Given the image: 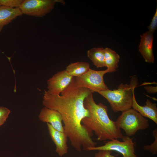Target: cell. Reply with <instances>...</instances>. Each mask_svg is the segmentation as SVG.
I'll use <instances>...</instances> for the list:
<instances>
[{"label":"cell","instance_id":"obj_1","mask_svg":"<svg viewBox=\"0 0 157 157\" xmlns=\"http://www.w3.org/2000/svg\"><path fill=\"white\" fill-rule=\"evenodd\" d=\"M60 94L48 95L44 101V106L60 114L64 124V132L77 151L81 152L82 149L86 150L89 147L96 146L97 143L92 138L93 133L82 124L83 119L89 116L88 111L84 105L89 92L83 88L69 87Z\"/></svg>","mask_w":157,"mask_h":157},{"label":"cell","instance_id":"obj_2","mask_svg":"<svg viewBox=\"0 0 157 157\" xmlns=\"http://www.w3.org/2000/svg\"><path fill=\"white\" fill-rule=\"evenodd\" d=\"M84 105L89 111V116L82 121L83 126L89 131L94 132L97 140L100 141L122 139L124 136L115 122L111 120L108 114L106 106L94 101L92 93L85 98Z\"/></svg>","mask_w":157,"mask_h":157},{"label":"cell","instance_id":"obj_3","mask_svg":"<svg viewBox=\"0 0 157 157\" xmlns=\"http://www.w3.org/2000/svg\"><path fill=\"white\" fill-rule=\"evenodd\" d=\"M138 84L137 77L134 75L129 84L121 83L116 89H108L98 93L107 100L114 112H122L132 108L134 91Z\"/></svg>","mask_w":157,"mask_h":157},{"label":"cell","instance_id":"obj_4","mask_svg":"<svg viewBox=\"0 0 157 157\" xmlns=\"http://www.w3.org/2000/svg\"><path fill=\"white\" fill-rule=\"evenodd\" d=\"M115 122L117 126L129 137L139 131L146 129L149 126L148 120L132 108L122 112Z\"/></svg>","mask_w":157,"mask_h":157},{"label":"cell","instance_id":"obj_5","mask_svg":"<svg viewBox=\"0 0 157 157\" xmlns=\"http://www.w3.org/2000/svg\"><path fill=\"white\" fill-rule=\"evenodd\" d=\"M106 70H95L90 69L85 74L79 77H73L72 81L77 88H87L93 92H99L108 89L105 84L104 76L107 73Z\"/></svg>","mask_w":157,"mask_h":157},{"label":"cell","instance_id":"obj_6","mask_svg":"<svg viewBox=\"0 0 157 157\" xmlns=\"http://www.w3.org/2000/svg\"><path fill=\"white\" fill-rule=\"evenodd\" d=\"M56 3L65 4L63 0H25L19 8L23 14L42 17L51 12Z\"/></svg>","mask_w":157,"mask_h":157},{"label":"cell","instance_id":"obj_7","mask_svg":"<svg viewBox=\"0 0 157 157\" xmlns=\"http://www.w3.org/2000/svg\"><path fill=\"white\" fill-rule=\"evenodd\" d=\"M123 141L114 139L106 142L103 145L89 147L86 151H114L122 154L123 157H138L135 153V144L130 137L124 136Z\"/></svg>","mask_w":157,"mask_h":157},{"label":"cell","instance_id":"obj_8","mask_svg":"<svg viewBox=\"0 0 157 157\" xmlns=\"http://www.w3.org/2000/svg\"><path fill=\"white\" fill-rule=\"evenodd\" d=\"M73 77L65 69L58 72L47 81V91L52 95H59L71 82Z\"/></svg>","mask_w":157,"mask_h":157},{"label":"cell","instance_id":"obj_9","mask_svg":"<svg viewBox=\"0 0 157 157\" xmlns=\"http://www.w3.org/2000/svg\"><path fill=\"white\" fill-rule=\"evenodd\" d=\"M47 125L49 135L56 146L55 152L59 156H63L68 152L67 136L64 132L57 130L49 124L47 123Z\"/></svg>","mask_w":157,"mask_h":157},{"label":"cell","instance_id":"obj_10","mask_svg":"<svg viewBox=\"0 0 157 157\" xmlns=\"http://www.w3.org/2000/svg\"><path fill=\"white\" fill-rule=\"evenodd\" d=\"M148 31L140 35L139 51L146 62L154 63V61L153 53V35Z\"/></svg>","mask_w":157,"mask_h":157},{"label":"cell","instance_id":"obj_11","mask_svg":"<svg viewBox=\"0 0 157 157\" xmlns=\"http://www.w3.org/2000/svg\"><path fill=\"white\" fill-rule=\"evenodd\" d=\"M38 117L41 122L49 124L58 131L64 132L61 115L57 111L44 106L41 110Z\"/></svg>","mask_w":157,"mask_h":157},{"label":"cell","instance_id":"obj_12","mask_svg":"<svg viewBox=\"0 0 157 157\" xmlns=\"http://www.w3.org/2000/svg\"><path fill=\"white\" fill-rule=\"evenodd\" d=\"M145 104L144 106L139 105L137 102L134 95L133 99L132 108L138 112L143 117L151 119L157 124L156 104L152 103L149 99L146 100Z\"/></svg>","mask_w":157,"mask_h":157},{"label":"cell","instance_id":"obj_13","mask_svg":"<svg viewBox=\"0 0 157 157\" xmlns=\"http://www.w3.org/2000/svg\"><path fill=\"white\" fill-rule=\"evenodd\" d=\"M22 13L19 8H12L0 6V32L5 26L9 24Z\"/></svg>","mask_w":157,"mask_h":157},{"label":"cell","instance_id":"obj_14","mask_svg":"<svg viewBox=\"0 0 157 157\" xmlns=\"http://www.w3.org/2000/svg\"><path fill=\"white\" fill-rule=\"evenodd\" d=\"M105 62L107 73L117 71L120 56L115 51L108 48L104 49Z\"/></svg>","mask_w":157,"mask_h":157},{"label":"cell","instance_id":"obj_15","mask_svg":"<svg viewBox=\"0 0 157 157\" xmlns=\"http://www.w3.org/2000/svg\"><path fill=\"white\" fill-rule=\"evenodd\" d=\"M90 69L89 64L85 62L72 63L67 66V73L73 77H79L87 73Z\"/></svg>","mask_w":157,"mask_h":157},{"label":"cell","instance_id":"obj_16","mask_svg":"<svg viewBox=\"0 0 157 157\" xmlns=\"http://www.w3.org/2000/svg\"><path fill=\"white\" fill-rule=\"evenodd\" d=\"M87 54L88 58L97 67H106L104 48H92L88 51Z\"/></svg>","mask_w":157,"mask_h":157},{"label":"cell","instance_id":"obj_17","mask_svg":"<svg viewBox=\"0 0 157 157\" xmlns=\"http://www.w3.org/2000/svg\"><path fill=\"white\" fill-rule=\"evenodd\" d=\"M152 135L154 138L153 142L150 145H145L143 147V149L149 151L152 155H155L157 154V128L153 131Z\"/></svg>","mask_w":157,"mask_h":157},{"label":"cell","instance_id":"obj_18","mask_svg":"<svg viewBox=\"0 0 157 157\" xmlns=\"http://www.w3.org/2000/svg\"><path fill=\"white\" fill-rule=\"evenodd\" d=\"M23 0H0L1 6L12 8H19Z\"/></svg>","mask_w":157,"mask_h":157},{"label":"cell","instance_id":"obj_19","mask_svg":"<svg viewBox=\"0 0 157 157\" xmlns=\"http://www.w3.org/2000/svg\"><path fill=\"white\" fill-rule=\"evenodd\" d=\"M10 113V110L7 108L0 106V126L6 121Z\"/></svg>","mask_w":157,"mask_h":157},{"label":"cell","instance_id":"obj_20","mask_svg":"<svg viewBox=\"0 0 157 157\" xmlns=\"http://www.w3.org/2000/svg\"><path fill=\"white\" fill-rule=\"evenodd\" d=\"M157 27V8L150 24L148 26L149 31L153 33Z\"/></svg>","mask_w":157,"mask_h":157},{"label":"cell","instance_id":"obj_21","mask_svg":"<svg viewBox=\"0 0 157 157\" xmlns=\"http://www.w3.org/2000/svg\"><path fill=\"white\" fill-rule=\"evenodd\" d=\"M95 154V157H115L117 155H112L111 151H109L99 150Z\"/></svg>","mask_w":157,"mask_h":157},{"label":"cell","instance_id":"obj_22","mask_svg":"<svg viewBox=\"0 0 157 157\" xmlns=\"http://www.w3.org/2000/svg\"><path fill=\"white\" fill-rule=\"evenodd\" d=\"M144 88L149 93H155L157 92V86H145Z\"/></svg>","mask_w":157,"mask_h":157},{"label":"cell","instance_id":"obj_23","mask_svg":"<svg viewBox=\"0 0 157 157\" xmlns=\"http://www.w3.org/2000/svg\"><path fill=\"white\" fill-rule=\"evenodd\" d=\"M1 6V5L0 3V6Z\"/></svg>","mask_w":157,"mask_h":157}]
</instances>
